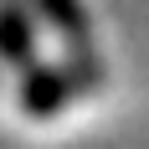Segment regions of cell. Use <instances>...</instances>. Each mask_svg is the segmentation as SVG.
Segmentation results:
<instances>
[{
  "instance_id": "cell-1",
  "label": "cell",
  "mask_w": 149,
  "mask_h": 149,
  "mask_svg": "<svg viewBox=\"0 0 149 149\" xmlns=\"http://www.w3.org/2000/svg\"><path fill=\"white\" fill-rule=\"evenodd\" d=\"M0 46L15 52V57H26V21L15 10H0Z\"/></svg>"
}]
</instances>
